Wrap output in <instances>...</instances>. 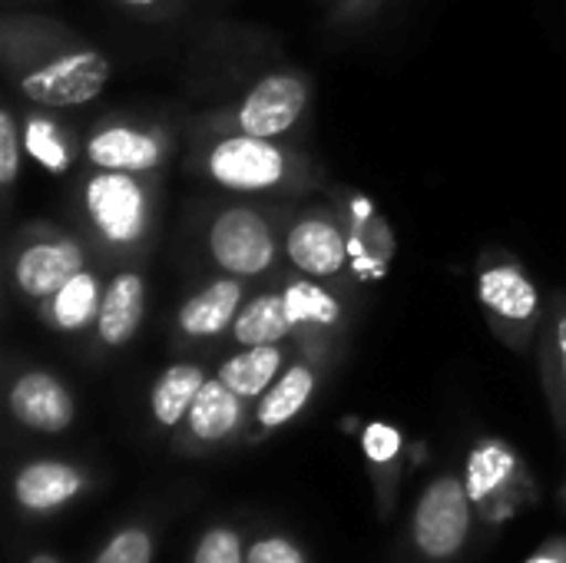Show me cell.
<instances>
[{
  "instance_id": "obj_29",
  "label": "cell",
  "mask_w": 566,
  "mask_h": 563,
  "mask_svg": "<svg viewBox=\"0 0 566 563\" xmlns=\"http://www.w3.org/2000/svg\"><path fill=\"white\" fill-rule=\"evenodd\" d=\"M557 352H560V378L566 388V315L557 322Z\"/></svg>"
},
{
  "instance_id": "obj_24",
  "label": "cell",
  "mask_w": 566,
  "mask_h": 563,
  "mask_svg": "<svg viewBox=\"0 0 566 563\" xmlns=\"http://www.w3.org/2000/svg\"><path fill=\"white\" fill-rule=\"evenodd\" d=\"M285 299H289V312H292L295 322H325V325H332L338 319V305L325 292H318L312 285H292L285 292Z\"/></svg>"
},
{
  "instance_id": "obj_17",
  "label": "cell",
  "mask_w": 566,
  "mask_h": 563,
  "mask_svg": "<svg viewBox=\"0 0 566 563\" xmlns=\"http://www.w3.org/2000/svg\"><path fill=\"white\" fill-rule=\"evenodd\" d=\"M206 382H209V378H206V372H202L199 365L182 362V365L166 368V372L156 378L153 395H149V408H153L156 425L176 428L179 421H186V418H189V408H192V402H196V395L202 392Z\"/></svg>"
},
{
  "instance_id": "obj_13",
  "label": "cell",
  "mask_w": 566,
  "mask_h": 563,
  "mask_svg": "<svg viewBox=\"0 0 566 563\" xmlns=\"http://www.w3.org/2000/svg\"><path fill=\"white\" fill-rule=\"evenodd\" d=\"M143 305H146V289L143 279L136 272H119L106 292H103V305L96 315V332L109 348L126 345L143 322Z\"/></svg>"
},
{
  "instance_id": "obj_18",
  "label": "cell",
  "mask_w": 566,
  "mask_h": 563,
  "mask_svg": "<svg viewBox=\"0 0 566 563\" xmlns=\"http://www.w3.org/2000/svg\"><path fill=\"white\" fill-rule=\"evenodd\" d=\"M315 392V372L308 365H292L282 378L272 382V388L259 398L255 408V421L265 431H275L282 425H289L292 418L302 415V408L308 405Z\"/></svg>"
},
{
  "instance_id": "obj_8",
  "label": "cell",
  "mask_w": 566,
  "mask_h": 563,
  "mask_svg": "<svg viewBox=\"0 0 566 563\" xmlns=\"http://www.w3.org/2000/svg\"><path fill=\"white\" fill-rule=\"evenodd\" d=\"M86 491L80 468L66 461H30L13 478V501L27 514H53Z\"/></svg>"
},
{
  "instance_id": "obj_10",
  "label": "cell",
  "mask_w": 566,
  "mask_h": 563,
  "mask_svg": "<svg viewBox=\"0 0 566 563\" xmlns=\"http://www.w3.org/2000/svg\"><path fill=\"white\" fill-rule=\"evenodd\" d=\"M521 468H517V455L504 445V441H481L474 445V451L468 455V471H464V484L468 494L478 508L501 514L497 504H504V498H511V488L517 481Z\"/></svg>"
},
{
  "instance_id": "obj_26",
  "label": "cell",
  "mask_w": 566,
  "mask_h": 563,
  "mask_svg": "<svg viewBox=\"0 0 566 563\" xmlns=\"http://www.w3.org/2000/svg\"><path fill=\"white\" fill-rule=\"evenodd\" d=\"M361 448H365V455H368L371 465H391L398 458V451H401V431H395L391 425L375 421V425L365 428Z\"/></svg>"
},
{
  "instance_id": "obj_21",
  "label": "cell",
  "mask_w": 566,
  "mask_h": 563,
  "mask_svg": "<svg viewBox=\"0 0 566 563\" xmlns=\"http://www.w3.org/2000/svg\"><path fill=\"white\" fill-rule=\"evenodd\" d=\"M99 305H103V299H99L96 279H93L90 272H76V275L53 295L50 315H53V322H56L60 329L76 332V329L90 325V322L99 315Z\"/></svg>"
},
{
  "instance_id": "obj_31",
  "label": "cell",
  "mask_w": 566,
  "mask_h": 563,
  "mask_svg": "<svg viewBox=\"0 0 566 563\" xmlns=\"http://www.w3.org/2000/svg\"><path fill=\"white\" fill-rule=\"evenodd\" d=\"M123 3H139L143 7V3H153V0H123Z\"/></svg>"
},
{
  "instance_id": "obj_20",
  "label": "cell",
  "mask_w": 566,
  "mask_h": 563,
  "mask_svg": "<svg viewBox=\"0 0 566 563\" xmlns=\"http://www.w3.org/2000/svg\"><path fill=\"white\" fill-rule=\"evenodd\" d=\"M282 368V352L275 345H252L219 368V378L239 398H262Z\"/></svg>"
},
{
  "instance_id": "obj_19",
  "label": "cell",
  "mask_w": 566,
  "mask_h": 563,
  "mask_svg": "<svg viewBox=\"0 0 566 563\" xmlns=\"http://www.w3.org/2000/svg\"><path fill=\"white\" fill-rule=\"evenodd\" d=\"M292 325H295V319L289 312V299L285 295H262V299L249 302L235 315L232 335L245 348H252V345H279L292 332Z\"/></svg>"
},
{
  "instance_id": "obj_16",
  "label": "cell",
  "mask_w": 566,
  "mask_h": 563,
  "mask_svg": "<svg viewBox=\"0 0 566 563\" xmlns=\"http://www.w3.org/2000/svg\"><path fill=\"white\" fill-rule=\"evenodd\" d=\"M478 299L507 322H531L537 315V289L517 265H494L478 279Z\"/></svg>"
},
{
  "instance_id": "obj_23",
  "label": "cell",
  "mask_w": 566,
  "mask_h": 563,
  "mask_svg": "<svg viewBox=\"0 0 566 563\" xmlns=\"http://www.w3.org/2000/svg\"><path fill=\"white\" fill-rule=\"evenodd\" d=\"M245 554L249 548L242 544V534L226 524H216L199 538L192 551V563H249Z\"/></svg>"
},
{
  "instance_id": "obj_27",
  "label": "cell",
  "mask_w": 566,
  "mask_h": 563,
  "mask_svg": "<svg viewBox=\"0 0 566 563\" xmlns=\"http://www.w3.org/2000/svg\"><path fill=\"white\" fill-rule=\"evenodd\" d=\"M245 561L249 563H308V557H305V551H302L295 541L272 534V538H259V541L249 548Z\"/></svg>"
},
{
  "instance_id": "obj_9",
  "label": "cell",
  "mask_w": 566,
  "mask_h": 563,
  "mask_svg": "<svg viewBox=\"0 0 566 563\" xmlns=\"http://www.w3.org/2000/svg\"><path fill=\"white\" fill-rule=\"evenodd\" d=\"M76 272H83V249L70 239L36 242L20 252L13 279L23 295L30 299H50L56 295Z\"/></svg>"
},
{
  "instance_id": "obj_5",
  "label": "cell",
  "mask_w": 566,
  "mask_h": 563,
  "mask_svg": "<svg viewBox=\"0 0 566 563\" xmlns=\"http://www.w3.org/2000/svg\"><path fill=\"white\" fill-rule=\"evenodd\" d=\"M209 176L239 192L272 189L285 176V156L262 136H229L209 153Z\"/></svg>"
},
{
  "instance_id": "obj_4",
  "label": "cell",
  "mask_w": 566,
  "mask_h": 563,
  "mask_svg": "<svg viewBox=\"0 0 566 563\" xmlns=\"http://www.w3.org/2000/svg\"><path fill=\"white\" fill-rule=\"evenodd\" d=\"M86 209L93 226L109 242H136L146 226V196L133 173H109L99 169L86 183Z\"/></svg>"
},
{
  "instance_id": "obj_14",
  "label": "cell",
  "mask_w": 566,
  "mask_h": 563,
  "mask_svg": "<svg viewBox=\"0 0 566 563\" xmlns=\"http://www.w3.org/2000/svg\"><path fill=\"white\" fill-rule=\"evenodd\" d=\"M186 421H189V435L196 441L219 445L229 435H235V428L242 425V398L222 378H212L196 395Z\"/></svg>"
},
{
  "instance_id": "obj_7",
  "label": "cell",
  "mask_w": 566,
  "mask_h": 563,
  "mask_svg": "<svg viewBox=\"0 0 566 563\" xmlns=\"http://www.w3.org/2000/svg\"><path fill=\"white\" fill-rule=\"evenodd\" d=\"M10 411L23 428L40 435L66 431L76 415L70 392L50 372H23L10 388Z\"/></svg>"
},
{
  "instance_id": "obj_12",
  "label": "cell",
  "mask_w": 566,
  "mask_h": 563,
  "mask_svg": "<svg viewBox=\"0 0 566 563\" xmlns=\"http://www.w3.org/2000/svg\"><path fill=\"white\" fill-rule=\"evenodd\" d=\"M86 156L96 169H109V173H143L153 169L163 156V146L156 143V136L129 129V126H109L99 129L90 146Z\"/></svg>"
},
{
  "instance_id": "obj_11",
  "label": "cell",
  "mask_w": 566,
  "mask_h": 563,
  "mask_svg": "<svg viewBox=\"0 0 566 563\" xmlns=\"http://www.w3.org/2000/svg\"><path fill=\"white\" fill-rule=\"evenodd\" d=\"M285 252L305 275H335L345 262V236L335 222L308 216L292 226Z\"/></svg>"
},
{
  "instance_id": "obj_1",
  "label": "cell",
  "mask_w": 566,
  "mask_h": 563,
  "mask_svg": "<svg viewBox=\"0 0 566 563\" xmlns=\"http://www.w3.org/2000/svg\"><path fill=\"white\" fill-rule=\"evenodd\" d=\"M471 528H474V501L468 494L464 478L458 475L434 478L415 504V518H411L415 551L431 563L454 561L468 548Z\"/></svg>"
},
{
  "instance_id": "obj_30",
  "label": "cell",
  "mask_w": 566,
  "mask_h": 563,
  "mask_svg": "<svg viewBox=\"0 0 566 563\" xmlns=\"http://www.w3.org/2000/svg\"><path fill=\"white\" fill-rule=\"evenodd\" d=\"M27 563H63L60 557H53V554H46V551H36V554H30V561Z\"/></svg>"
},
{
  "instance_id": "obj_28",
  "label": "cell",
  "mask_w": 566,
  "mask_h": 563,
  "mask_svg": "<svg viewBox=\"0 0 566 563\" xmlns=\"http://www.w3.org/2000/svg\"><path fill=\"white\" fill-rule=\"evenodd\" d=\"M20 173V133L10 110L0 113V183L13 186Z\"/></svg>"
},
{
  "instance_id": "obj_15",
  "label": "cell",
  "mask_w": 566,
  "mask_h": 563,
  "mask_svg": "<svg viewBox=\"0 0 566 563\" xmlns=\"http://www.w3.org/2000/svg\"><path fill=\"white\" fill-rule=\"evenodd\" d=\"M239 305H242V285L235 279H219L179 309V329L196 338L219 335L235 322Z\"/></svg>"
},
{
  "instance_id": "obj_3",
  "label": "cell",
  "mask_w": 566,
  "mask_h": 563,
  "mask_svg": "<svg viewBox=\"0 0 566 563\" xmlns=\"http://www.w3.org/2000/svg\"><path fill=\"white\" fill-rule=\"evenodd\" d=\"M209 249L229 275H259L275 259L272 229L252 209H226L209 229Z\"/></svg>"
},
{
  "instance_id": "obj_22",
  "label": "cell",
  "mask_w": 566,
  "mask_h": 563,
  "mask_svg": "<svg viewBox=\"0 0 566 563\" xmlns=\"http://www.w3.org/2000/svg\"><path fill=\"white\" fill-rule=\"evenodd\" d=\"M93 563H153V534L139 524H129L99 548Z\"/></svg>"
},
{
  "instance_id": "obj_25",
  "label": "cell",
  "mask_w": 566,
  "mask_h": 563,
  "mask_svg": "<svg viewBox=\"0 0 566 563\" xmlns=\"http://www.w3.org/2000/svg\"><path fill=\"white\" fill-rule=\"evenodd\" d=\"M27 153H30L40 166H46V169H53V173H63V169H66V149H63V143H60L56 129H53L50 123H43V119L27 123Z\"/></svg>"
},
{
  "instance_id": "obj_6",
  "label": "cell",
  "mask_w": 566,
  "mask_h": 563,
  "mask_svg": "<svg viewBox=\"0 0 566 563\" xmlns=\"http://www.w3.org/2000/svg\"><path fill=\"white\" fill-rule=\"evenodd\" d=\"M308 90L298 76L292 73H272L265 80L255 83V90L245 96L242 110H239V126L249 136H282L285 129H292L305 110Z\"/></svg>"
},
{
  "instance_id": "obj_2",
  "label": "cell",
  "mask_w": 566,
  "mask_h": 563,
  "mask_svg": "<svg viewBox=\"0 0 566 563\" xmlns=\"http://www.w3.org/2000/svg\"><path fill=\"white\" fill-rule=\"evenodd\" d=\"M109 80V63L96 50H73L66 56L50 60L46 66L27 73L20 90L36 106H76L103 93Z\"/></svg>"
}]
</instances>
